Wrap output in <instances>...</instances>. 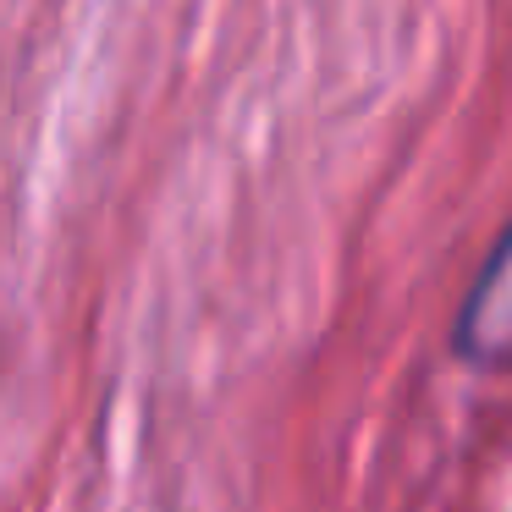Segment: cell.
Masks as SVG:
<instances>
[{
    "label": "cell",
    "instance_id": "obj_1",
    "mask_svg": "<svg viewBox=\"0 0 512 512\" xmlns=\"http://www.w3.org/2000/svg\"><path fill=\"white\" fill-rule=\"evenodd\" d=\"M457 353L485 369H512V237L496 248L457 314Z\"/></svg>",
    "mask_w": 512,
    "mask_h": 512
}]
</instances>
